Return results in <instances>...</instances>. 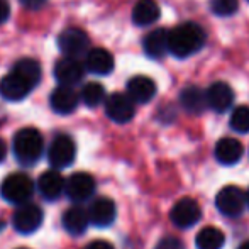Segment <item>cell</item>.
<instances>
[{
  "label": "cell",
  "instance_id": "6da1fadb",
  "mask_svg": "<svg viewBox=\"0 0 249 249\" xmlns=\"http://www.w3.org/2000/svg\"><path fill=\"white\" fill-rule=\"evenodd\" d=\"M205 44V31L195 22H185L168 33V51L183 59L195 54Z\"/></svg>",
  "mask_w": 249,
  "mask_h": 249
},
{
  "label": "cell",
  "instance_id": "7a4b0ae2",
  "mask_svg": "<svg viewBox=\"0 0 249 249\" xmlns=\"http://www.w3.org/2000/svg\"><path fill=\"white\" fill-rule=\"evenodd\" d=\"M44 139L34 127H24L14 136V156L24 166L37 163L43 156Z\"/></svg>",
  "mask_w": 249,
  "mask_h": 249
},
{
  "label": "cell",
  "instance_id": "3957f363",
  "mask_svg": "<svg viewBox=\"0 0 249 249\" xmlns=\"http://www.w3.org/2000/svg\"><path fill=\"white\" fill-rule=\"evenodd\" d=\"M0 195L14 205H22L34 195V183L26 173H12L0 185Z\"/></svg>",
  "mask_w": 249,
  "mask_h": 249
},
{
  "label": "cell",
  "instance_id": "277c9868",
  "mask_svg": "<svg viewBox=\"0 0 249 249\" xmlns=\"http://www.w3.org/2000/svg\"><path fill=\"white\" fill-rule=\"evenodd\" d=\"M76 146L70 136L59 134L53 139L50 149H48V161L54 170H63L68 168L75 161Z\"/></svg>",
  "mask_w": 249,
  "mask_h": 249
},
{
  "label": "cell",
  "instance_id": "5b68a950",
  "mask_svg": "<svg viewBox=\"0 0 249 249\" xmlns=\"http://www.w3.org/2000/svg\"><path fill=\"white\" fill-rule=\"evenodd\" d=\"M89 34L78 27H68L58 36V48L66 58H78L83 53H89Z\"/></svg>",
  "mask_w": 249,
  "mask_h": 249
},
{
  "label": "cell",
  "instance_id": "8992f818",
  "mask_svg": "<svg viewBox=\"0 0 249 249\" xmlns=\"http://www.w3.org/2000/svg\"><path fill=\"white\" fill-rule=\"evenodd\" d=\"M12 224L14 229L19 234H24V236L36 232L43 224V210L36 203H22L14 212Z\"/></svg>",
  "mask_w": 249,
  "mask_h": 249
},
{
  "label": "cell",
  "instance_id": "52a82bcc",
  "mask_svg": "<svg viewBox=\"0 0 249 249\" xmlns=\"http://www.w3.org/2000/svg\"><path fill=\"white\" fill-rule=\"evenodd\" d=\"M215 205L222 215L227 217H239L246 209V195L236 185H229L224 187L222 190L217 194Z\"/></svg>",
  "mask_w": 249,
  "mask_h": 249
},
{
  "label": "cell",
  "instance_id": "ba28073f",
  "mask_svg": "<svg viewBox=\"0 0 249 249\" xmlns=\"http://www.w3.org/2000/svg\"><path fill=\"white\" fill-rule=\"evenodd\" d=\"M200 217H202V209H200L197 200L190 197L178 200L170 212L171 222L177 227H181V229H187V227H192L194 224H197Z\"/></svg>",
  "mask_w": 249,
  "mask_h": 249
},
{
  "label": "cell",
  "instance_id": "9c48e42d",
  "mask_svg": "<svg viewBox=\"0 0 249 249\" xmlns=\"http://www.w3.org/2000/svg\"><path fill=\"white\" fill-rule=\"evenodd\" d=\"M105 114L110 121L117 124H125L132 121L136 114L134 102L125 93H112L108 99H105Z\"/></svg>",
  "mask_w": 249,
  "mask_h": 249
},
{
  "label": "cell",
  "instance_id": "30bf717a",
  "mask_svg": "<svg viewBox=\"0 0 249 249\" xmlns=\"http://www.w3.org/2000/svg\"><path fill=\"white\" fill-rule=\"evenodd\" d=\"M65 192L70 200L73 202H83V200L90 198L95 192V180L92 175L89 173H75L65 181Z\"/></svg>",
  "mask_w": 249,
  "mask_h": 249
},
{
  "label": "cell",
  "instance_id": "8fae6325",
  "mask_svg": "<svg viewBox=\"0 0 249 249\" xmlns=\"http://www.w3.org/2000/svg\"><path fill=\"white\" fill-rule=\"evenodd\" d=\"M83 65L75 58H61L54 65V78L61 87H73L82 82Z\"/></svg>",
  "mask_w": 249,
  "mask_h": 249
},
{
  "label": "cell",
  "instance_id": "7c38bea8",
  "mask_svg": "<svg viewBox=\"0 0 249 249\" xmlns=\"http://www.w3.org/2000/svg\"><path fill=\"white\" fill-rule=\"evenodd\" d=\"M31 90H33V85L14 71H10L9 75L0 80V95L9 102H19L26 99Z\"/></svg>",
  "mask_w": 249,
  "mask_h": 249
},
{
  "label": "cell",
  "instance_id": "4fadbf2b",
  "mask_svg": "<svg viewBox=\"0 0 249 249\" xmlns=\"http://www.w3.org/2000/svg\"><path fill=\"white\" fill-rule=\"evenodd\" d=\"M205 100H207V107H210L212 110L222 112L229 110L231 105L234 102V92L227 83L224 82H215L207 89L205 92Z\"/></svg>",
  "mask_w": 249,
  "mask_h": 249
},
{
  "label": "cell",
  "instance_id": "5bb4252c",
  "mask_svg": "<svg viewBox=\"0 0 249 249\" xmlns=\"http://www.w3.org/2000/svg\"><path fill=\"white\" fill-rule=\"evenodd\" d=\"M89 213V222H92L97 227H107L115 220L117 215V209H115L114 200L107 197H100L93 200L92 205L87 210Z\"/></svg>",
  "mask_w": 249,
  "mask_h": 249
},
{
  "label": "cell",
  "instance_id": "9a60e30c",
  "mask_svg": "<svg viewBox=\"0 0 249 249\" xmlns=\"http://www.w3.org/2000/svg\"><path fill=\"white\" fill-rule=\"evenodd\" d=\"M80 97L71 87H56L51 92L50 97V104L51 108L56 112V114L61 115H68L71 112H75V108L78 107Z\"/></svg>",
  "mask_w": 249,
  "mask_h": 249
},
{
  "label": "cell",
  "instance_id": "2e32d148",
  "mask_svg": "<svg viewBox=\"0 0 249 249\" xmlns=\"http://www.w3.org/2000/svg\"><path fill=\"white\" fill-rule=\"evenodd\" d=\"M156 95V83L149 76H132L127 82V97L134 104H148Z\"/></svg>",
  "mask_w": 249,
  "mask_h": 249
},
{
  "label": "cell",
  "instance_id": "e0dca14e",
  "mask_svg": "<svg viewBox=\"0 0 249 249\" xmlns=\"http://www.w3.org/2000/svg\"><path fill=\"white\" fill-rule=\"evenodd\" d=\"M85 68L93 75H108L114 70V56L104 48H95L87 53Z\"/></svg>",
  "mask_w": 249,
  "mask_h": 249
},
{
  "label": "cell",
  "instance_id": "ac0fdd59",
  "mask_svg": "<svg viewBox=\"0 0 249 249\" xmlns=\"http://www.w3.org/2000/svg\"><path fill=\"white\" fill-rule=\"evenodd\" d=\"M37 187H39L41 195L46 200L53 202V200H58L63 192H65V180H63V177L56 170H50L44 171L39 177Z\"/></svg>",
  "mask_w": 249,
  "mask_h": 249
},
{
  "label": "cell",
  "instance_id": "d6986e66",
  "mask_svg": "<svg viewBox=\"0 0 249 249\" xmlns=\"http://www.w3.org/2000/svg\"><path fill=\"white\" fill-rule=\"evenodd\" d=\"M63 227L68 234L71 236H80L87 231L89 227V213L83 207L75 205V207H70L65 213H63Z\"/></svg>",
  "mask_w": 249,
  "mask_h": 249
},
{
  "label": "cell",
  "instance_id": "ffe728a7",
  "mask_svg": "<svg viewBox=\"0 0 249 249\" xmlns=\"http://www.w3.org/2000/svg\"><path fill=\"white\" fill-rule=\"evenodd\" d=\"M215 158L226 166L236 164L243 158V144L234 138H222L215 144Z\"/></svg>",
  "mask_w": 249,
  "mask_h": 249
},
{
  "label": "cell",
  "instance_id": "44dd1931",
  "mask_svg": "<svg viewBox=\"0 0 249 249\" xmlns=\"http://www.w3.org/2000/svg\"><path fill=\"white\" fill-rule=\"evenodd\" d=\"M160 14L156 0H138L132 9V22L136 26H149L160 19Z\"/></svg>",
  "mask_w": 249,
  "mask_h": 249
},
{
  "label": "cell",
  "instance_id": "7402d4cb",
  "mask_svg": "<svg viewBox=\"0 0 249 249\" xmlns=\"http://www.w3.org/2000/svg\"><path fill=\"white\" fill-rule=\"evenodd\" d=\"M144 53L153 59L163 58L168 53V31L166 29H154L142 41Z\"/></svg>",
  "mask_w": 249,
  "mask_h": 249
},
{
  "label": "cell",
  "instance_id": "603a6c76",
  "mask_svg": "<svg viewBox=\"0 0 249 249\" xmlns=\"http://www.w3.org/2000/svg\"><path fill=\"white\" fill-rule=\"evenodd\" d=\"M180 105L190 114H202L207 108L205 92L195 85L187 87L180 93Z\"/></svg>",
  "mask_w": 249,
  "mask_h": 249
},
{
  "label": "cell",
  "instance_id": "cb8c5ba5",
  "mask_svg": "<svg viewBox=\"0 0 249 249\" xmlns=\"http://www.w3.org/2000/svg\"><path fill=\"white\" fill-rule=\"evenodd\" d=\"M226 243V236L217 227H203L195 237V244L198 249H220Z\"/></svg>",
  "mask_w": 249,
  "mask_h": 249
},
{
  "label": "cell",
  "instance_id": "d4e9b609",
  "mask_svg": "<svg viewBox=\"0 0 249 249\" xmlns=\"http://www.w3.org/2000/svg\"><path fill=\"white\" fill-rule=\"evenodd\" d=\"M12 71L17 73L19 76H22L26 82H29L31 85H33V89L39 83V80H41V66H39V63L33 58L19 59V61L14 65Z\"/></svg>",
  "mask_w": 249,
  "mask_h": 249
},
{
  "label": "cell",
  "instance_id": "484cf974",
  "mask_svg": "<svg viewBox=\"0 0 249 249\" xmlns=\"http://www.w3.org/2000/svg\"><path fill=\"white\" fill-rule=\"evenodd\" d=\"M80 99L83 100V104H85L87 107H97V105H100L102 102L105 100L104 85H100V83H97V82L87 83V85L82 89Z\"/></svg>",
  "mask_w": 249,
  "mask_h": 249
},
{
  "label": "cell",
  "instance_id": "4316f807",
  "mask_svg": "<svg viewBox=\"0 0 249 249\" xmlns=\"http://www.w3.org/2000/svg\"><path fill=\"white\" fill-rule=\"evenodd\" d=\"M231 127L236 132H243L246 134L249 132V107L246 105H241L231 115Z\"/></svg>",
  "mask_w": 249,
  "mask_h": 249
},
{
  "label": "cell",
  "instance_id": "83f0119b",
  "mask_svg": "<svg viewBox=\"0 0 249 249\" xmlns=\"http://www.w3.org/2000/svg\"><path fill=\"white\" fill-rule=\"evenodd\" d=\"M210 9L219 17L232 16V14H236L237 9H239V0H212Z\"/></svg>",
  "mask_w": 249,
  "mask_h": 249
},
{
  "label": "cell",
  "instance_id": "f1b7e54d",
  "mask_svg": "<svg viewBox=\"0 0 249 249\" xmlns=\"http://www.w3.org/2000/svg\"><path fill=\"white\" fill-rule=\"evenodd\" d=\"M154 249H185V244H183V241L178 239V237L166 236L156 244Z\"/></svg>",
  "mask_w": 249,
  "mask_h": 249
},
{
  "label": "cell",
  "instance_id": "f546056e",
  "mask_svg": "<svg viewBox=\"0 0 249 249\" xmlns=\"http://www.w3.org/2000/svg\"><path fill=\"white\" fill-rule=\"evenodd\" d=\"M27 10H39L46 5L48 0H19Z\"/></svg>",
  "mask_w": 249,
  "mask_h": 249
},
{
  "label": "cell",
  "instance_id": "4dcf8cb0",
  "mask_svg": "<svg viewBox=\"0 0 249 249\" xmlns=\"http://www.w3.org/2000/svg\"><path fill=\"white\" fill-rule=\"evenodd\" d=\"M10 17V5L7 0H0V24H3Z\"/></svg>",
  "mask_w": 249,
  "mask_h": 249
},
{
  "label": "cell",
  "instance_id": "1f68e13d",
  "mask_svg": "<svg viewBox=\"0 0 249 249\" xmlns=\"http://www.w3.org/2000/svg\"><path fill=\"white\" fill-rule=\"evenodd\" d=\"M83 249H114V246H112L110 243H107V241H92L90 244H87V248Z\"/></svg>",
  "mask_w": 249,
  "mask_h": 249
},
{
  "label": "cell",
  "instance_id": "d6a6232c",
  "mask_svg": "<svg viewBox=\"0 0 249 249\" xmlns=\"http://www.w3.org/2000/svg\"><path fill=\"white\" fill-rule=\"evenodd\" d=\"M5 154H7V146H5V142L0 139V163L5 160Z\"/></svg>",
  "mask_w": 249,
  "mask_h": 249
},
{
  "label": "cell",
  "instance_id": "836d02e7",
  "mask_svg": "<svg viewBox=\"0 0 249 249\" xmlns=\"http://www.w3.org/2000/svg\"><path fill=\"white\" fill-rule=\"evenodd\" d=\"M237 249H249V241H246V243H243Z\"/></svg>",
  "mask_w": 249,
  "mask_h": 249
},
{
  "label": "cell",
  "instance_id": "e575fe53",
  "mask_svg": "<svg viewBox=\"0 0 249 249\" xmlns=\"http://www.w3.org/2000/svg\"><path fill=\"white\" fill-rule=\"evenodd\" d=\"M244 195H246V205L249 207V190L246 192V194H244Z\"/></svg>",
  "mask_w": 249,
  "mask_h": 249
},
{
  "label": "cell",
  "instance_id": "d590c367",
  "mask_svg": "<svg viewBox=\"0 0 249 249\" xmlns=\"http://www.w3.org/2000/svg\"><path fill=\"white\" fill-rule=\"evenodd\" d=\"M17 249H27V248H17Z\"/></svg>",
  "mask_w": 249,
  "mask_h": 249
},
{
  "label": "cell",
  "instance_id": "8d00e7d4",
  "mask_svg": "<svg viewBox=\"0 0 249 249\" xmlns=\"http://www.w3.org/2000/svg\"><path fill=\"white\" fill-rule=\"evenodd\" d=\"M248 2H249V0H248Z\"/></svg>",
  "mask_w": 249,
  "mask_h": 249
}]
</instances>
